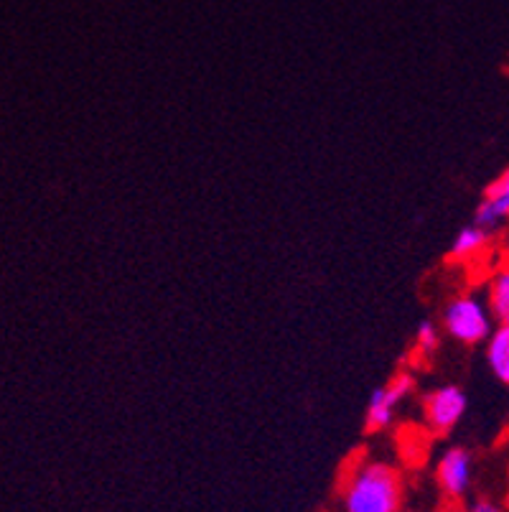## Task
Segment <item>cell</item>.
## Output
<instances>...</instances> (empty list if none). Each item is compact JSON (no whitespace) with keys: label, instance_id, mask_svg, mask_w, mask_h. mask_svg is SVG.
Here are the masks:
<instances>
[{"label":"cell","instance_id":"obj_11","mask_svg":"<svg viewBox=\"0 0 509 512\" xmlns=\"http://www.w3.org/2000/svg\"><path fill=\"white\" fill-rule=\"evenodd\" d=\"M466 512H507L502 505H497L494 500H487V497H479L476 502H471L469 507H466Z\"/></svg>","mask_w":509,"mask_h":512},{"label":"cell","instance_id":"obj_8","mask_svg":"<svg viewBox=\"0 0 509 512\" xmlns=\"http://www.w3.org/2000/svg\"><path fill=\"white\" fill-rule=\"evenodd\" d=\"M489 245V232L479 225H469L459 230V235L451 242L448 258L451 260H469L474 255H482Z\"/></svg>","mask_w":509,"mask_h":512},{"label":"cell","instance_id":"obj_2","mask_svg":"<svg viewBox=\"0 0 509 512\" xmlns=\"http://www.w3.org/2000/svg\"><path fill=\"white\" fill-rule=\"evenodd\" d=\"M441 321L448 337L461 344L487 342L494 329V316L489 311V304H484L474 293H461V296H454L448 301Z\"/></svg>","mask_w":509,"mask_h":512},{"label":"cell","instance_id":"obj_1","mask_svg":"<svg viewBox=\"0 0 509 512\" xmlns=\"http://www.w3.org/2000/svg\"><path fill=\"white\" fill-rule=\"evenodd\" d=\"M403 500V474L385 462L357 464L342 490L344 512H400Z\"/></svg>","mask_w":509,"mask_h":512},{"label":"cell","instance_id":"obj_6","mask_svg":"<svg viewBox=\"0 0 509 512\" xmlns=\"http://www.w3.org/2000/svg\"><path fill=\"white\" fill-rule=\"evenodd\" d=\"M504 220H509V166L487 186L474 212V225L484 227L487 232L497 230Z\"/></svg>","mask_w":509,"mask_h":512},{"label":"cell","instance_id":"obj_10","mask_svg":"<svg viewBox=\"0 0 509 512\" xmlns=\"http://www.w3.org/2000/svg\"><path fill=\"white\" fill-rule=\"evenodd\" d=\"M438 347H441V339H438V327L433 321H423L415 332V355L418 357H431L436 355Z\"/></svg>","mask_w":509,"mask_h":512},{"label":"cell","instance_id":"obj_4","mask_svg":"<svg viewBox=\"0 0 509 512\" xmlns=\"http://www.w3.org/2000/svg\"><path fill=\"white\" fill-rule=\"evenodd\" d=\"M413 393V377L410 375H395L387 385L377 388L370 395L367 403V413H364V428L367 431H382L392 423L395 411L408 395Z\"/></svg>","mask_w":509,"mask_h":512},{"label":"cell","instance_id":"obj_5","mask_svg":"<svg viewBox=\"0 0 509 512\" xmlns=\"http://www.w3.org/2000/svg\"><path fill=\"white\" fill-rule=\"evenodd\" d=\"M471 472H474V459L464 446H451L443 451L436 467V482L443 495L461 500L471 487Z\"/></svg>","mask_w":509,"mask_h":512},{"label":"cell","instance_id":"obj_9","mask_svg":"<svg viewBox=\"0 0 509 512\" xmlns=\"http://www.w3.org/2000/svg\"><path fill=\"white\" fill-rule=\"evenodd\" d=\"M487 304L494 319L509 327V265L494 273L492 281H489Z\"/></svg>","mask_w":509,"mask_h":512},{"label":"cell","instance_id":"obj_7","mask_svg":"<svg viewBox=\"0 0 509 512\" xmlns=\"http://www.w3.org/2000/svg\"><path fill=\"white\" fill-rule=\"evenodd\" d=\"M487 365L499 383L509 385V327L499 324L487 337Z\"/></svg>","mask_w":509,"mask_h":512},{"label":"cell","instance_id":"obj_12","mask_svg":"<svg viewBox=\"0 0 509 512\" xmlns=\"http://www.w3.org/2000/svg\"><path fill=\"white\" fill-rule=\"evenodd\" d=\"M507 512H509V510H507Z\"/></svg>","mask_w":509,"mask_h":512},{"label":"cell","instance_id":"obj_3","mask_svg":"<svg viewBox=\"0 0 509 512\" xmlns=\"http://www.w3.org/2000/svg\"><path fill=\"white\" fill-rule=\"evenodd\" d=\"M469 400L459 385H441V388L431 390L423 398V413H426V423L436 434H448L454 431L466 416Z\"/></svg>","mask_w":509,"mask_h":512}]
</instances>
